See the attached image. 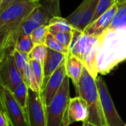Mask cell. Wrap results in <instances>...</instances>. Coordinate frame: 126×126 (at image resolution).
Returning a JSON list of instances; mask_svg holds the SVG:
<instances>
[{"label": "cell", "instance_id": "obj_1", "mask_svg": "<svg viewBox=\"0 0 126 126\" xmlns=\"http://www.w3.org/2000/svg\"><path fill=\"white\" fill-rule=\"evenodd\" d=\"M99 37L96 55L98 74L106 75L126 60V28L107 29Z\"/></svg>", "mask_w": 126, "mask_h": 126}, {"label": "cell", "instance_id": "obj_2", "mask_svg": "<svg viewBox=\"0 0 126 126\" xmlns=\"http://www.w3.org/2000/svg\"><path fill=\"white\" fill-rule=\"evenodd\" d=\"M99 49L98 36H89L77 30L74 31L69 52L82 62L84 67L95 79L99 74L96 67V55Z\"/></svg>", "mask_w": 126, "mask_h": 126}, {"label": "cell", "instance_id": "obj_3", "mask_svg": "<svg viewBox=\"0 0 126 126\" xmlns=\"http://www.w3.org/2000/svg\"><path fill=\"white\" fill-rule=\"evenodd\" d=\"M76 90L78 94L77 96H81L87 103L89 112L87 121L96 125H107L96 79L88 73L85 67Z\"/></svg>", "mask_w": 126, "mask_h": 126}, {"label": "cell", "instance_id": "obj_4", "mask_svg": "<svg viewBox=\"0 0 126 126\" xmlns=\"http://www.w3.org/2000/svg\"><path fill=\"white\" fill-rule=\"evenodd\" d=\"M69 78L65 77L58 93L45 108L47 126H69L68 106L70 102Z\"/></svg>", "mask_w": 126, "mask_h": 126}, {"label": "cell", "instance_id": "obj_5", "mask_svg": "<svg viewBox=\"0 0 126 126\" xmlns=\"http://www.w3.org/2000/svg\"><path fill=\"white\" fill-rule=\"evenodd\" d=\"M39 5L38 2L15 0L0 14V31L10 33L13 38L22 22Z\"/></svg>", "mask_w": 126, "mask_h": 126}, {"label": "cell", "instance_id": "obj_6", "mask_svg": "<svg viewBox=\"0 0 126 126\" xmlns=\"http://www.w3.org/2000/svg\"><path fill=\"white\" fill-rule=\"evenodd\" d=\"M0 110L11 126H29L27 111L17 102L13 92L0 85Z\"/></svg>", "mask_w": 126, "mask_h": 126}, {"label": "cell", "instance_id": "obj_7", "mask_svg": "<svg viewBox=\"0 0 126 126\" xmlns=\"http://www.w3.org/2000/svg\"><path fill=\"white\" fill-rule=\"evenodd\" d=\"M96 83L98 88L101 105L108 126H124L125 123L118 113L111 99L108 88L101 77H97Z\"/></svg>", "mask_w": 126, "mask_h": 126}, {"label": "cell", "instance_id": "obj_8", "mask_svg": "<svg viewBox=\"0 0 126 126\" xmlns=\"http://www.w3.org/2000/svg\"><path fill=\"white\" fill-rule=\"evenodd\" d=\"M53 17L47 14L40 5L36 8L31 14L22 22L14 35L13 39L16 44L17 39L22 36H30L37 28L42 25H48Z\"/></svg>", "mask_w": 126, "mask_h": 126}, {"label": "cell", "instance_id": "obj_9", "mask_svg": "<svg viewBox=\"0 0 126 126\" xmlns=\"http://www.w3.org/2000/svg\"><path fill=\"white\" fill-rule=\"evenodd\" d=\"M27 115L29 126H47L46 111L42 95L31 89L28 91Z\"/></svg>", "mask_w": 126, "mask_h": 126}, {"label": "cell", "instance_id": "obj_10", "mask_svg": "<svg viewBox=\"0 0 126 126\" xmlns=\"http://www.w3.org/2000/svg\"><path fill=\"white\" fill-rule=\"evenodd\" d=\"M23 81L11 53L0 63V85L14 92Z\"/></svg>", "mask_w": 126, "mask_h": 126}, {"label": "cell", "instance_id": "obj_11", "mask_svg": "<svg viewBox=\"0 0 126 126\" xmlns=\"http://www.w3.org/2000/svg\"><path fill=\"white\" fill-rule=\"evenodd\" d=\"M66 77L67 74H66L65 60V62L62 63L59 67V68L50 77V78L49 79L47 83L46 84L42 92V99L45 108L47 107L50 105V103L52 102V100L58 93L59 90L60 89Z\"/></svg>", "mask_w": 126, "mask_h": 126}, {"label": "cell", "instance_id": "obj_12", "mask_svg": "<svg viewBox=\"0 0 126 126\" xmlns=\"http://www.w3.org/2000/svg\"><path fill=\"white\" fill-rule=\"evenodd\" d=\"M118 9V5L114 4L105 13L100 16L95 21L92 22L83 31L87 35L99 36L105 31L110 25Z\"/></svg>", "mask_w": 126, "mask_h": 126}, {"label": "cell", "instance_id": "obj_13", "mask_svg": "<svg viewBox=\"0 0 126 126\" xmlns=\"http://www.w3.org/2000/svg\"><path fill=\"white\" fill-rule=\"evenodd\" d=\"M88 116L89 112L86 102L79 96L71 98L68 106L69 124L87 121Z\"/></svg>", "mask_w": 126, "mask_h": 126}, {"label": "cell", "instance_id": "obj_14", "mask_svg": "<svg viewBox=\"0 0 126 126\" xmlns=\"http://www.w3.org/2000/svg\"><path fill=\"white\" fill-rule=\"evenodd\" d=\"M66 54L59 52L54 51L51 49L47 48V53L43 64L44 70V81L42 91L47 83L49 79L53 75V74L59 68V67L65 60Z\"/></svg>", "mask_w": 126, "mask_h": 126}, {"label": "cell", "instance_id": "obj_15", "mask_svg": "<svg viewBox=\"0 0 126 126\" xmlns=\"http://www.w3.org/2000/svg\"><path fill=\"white\" fill-rule=\"evenodd\" d=\"M65 69L67 77L72 80L77 89L84 69L82 62L71 53L68 52L65 56Z\"/></svg>", "mask_w": 126, "mask_h": 126}, {"label": "cell", "instance_id": "obj_16", "mask_svg": "<svg viewBox=\"0 0 126 126\" xmlns=\"http://www.w3.org/2000/svg\"><path fill=\"white\" fill-rule=\"evenodd\" d=\"M15 42L10 33L0 31V63L12 52Z\"/></svg>", "mask_w": 126, "mask_h": 126}, {"label": "cell", "instance_id": "obj_17", "mask_svg": "<svg viewBox=\"0 0 126 126\" xmlns=\"http://www.w3.org/2000/svg\"><path fill=\"white\" fill-rule=\"evenodd\" d=\"M91 1V0H83V2L79 5V6L66 18V19L70 23V25L74 28V29L79 31V27L83 14L85 12Z\"/></svg>", "mask_w": 126, "mask_h": 126}, {"label": "cell", "instance_id": "obj_18", "mask_svg": "<svg viewBox=\"0 0 126 126\" xmlns=\"http://www.w3.org/2000/svg\"><path fill=\"white\" fill-rule=\"evenodd\" d=\"M49 32H73L75 29L70 25L66 18L53 17L48 25Z\"/></svg>", "mask_w": 126, "mask_h": 126}, {"label": "cell", "instance_id": "obj_19", "mask_svg": "<svg viewBox=\"0 0 126 126\" xmlns=\"http://www.w3.org/2000/svg\"><path fill=\"white\" fill-rule=\"evenodd\" d=\"M126 28V2L118 5L116 15L108 29L116 30Z\"/></svg>", "mask_w": 126, "mask_h": 126}, {"label": "cell", "instance_id": "obj_20", "mask_svg": "<svg viewBox=\"0 0 126 126\" xmlns=\"http://www.w3.org/2000/svg\"><path fill=\"white\" fill-rule=\"evenodd\" d=\"M23 80L26 83V85H28L29 89H31L35 92L42 94L41 88H40V87L37 82V80L35 77V75L33 74V71L30 62L27 63V65L25 66L24 75H23Z\"/></svg>", "mask_w": 126, "mask_h": 126}, {"label": "cell", "instance_id": "obj_21", "mask_svg": "<svg viewBox=\"0 0 126 126\" xmlns=\"http://www.w3.org/2000/svg\"><path fill=\"white\" fill-rule=\"evenodd\" d=\"M98 2L99 0H91V1L89 5L88 6L85 12L83 14L79 27V31L83 32L85 30V28L92 22Z\"/></svg>", "mask_w": 126, "mask_h": 126}, {"label": "cell", "instance_id": "obj_22", "mask_svg": "<svg viewBox=\"0 0 126 126\" xmlns=\"http://www.w3.org/2000/svg\"><path fill=\"white\" fill-rule=\"evenodd\" d=\"M29 88L26 83L23 81L13 92V94L19 105L27 111V105L28 99Z\"/></svg>", "mask_w": 126, "mask_h": 126}, {"label": "cell", "instance_id": "obj_23", "mask_svg": "<svg viewBox=\"0 0 126 126\" xmlns=\"http://www.w3.org/2000/svg\"><path fill=\"white\" fill-rule=\"evenodd\" d=\"M11 54L14 57L15 64L18 68V70L19 71L22 78H23V75H24V71H25V66L27 65V63L30 62V56L28 53H23V52H20L18 51L15 49H14L11 52Z\"/></svg>", "mask_w": 126, "mask_h": 126}, {"label": "cell", "instance_id": "obj_24", "mask_svg": "<svg viewBox=\"0 0 126 126\" xmlns=\"http://www.w3.org/2000/svg\"><path fill=\"white\" fill-rule=\"evenodd\" d=\"M39 4L52 17L61 16L59 11V0H42Z\"/></svg>", "mask_w": 126, "mask_h": 126}, {"label": "cell", "instance_id": "obj_25", "mask_svg": "<svg viewBox=\"0 0 126 126\" xmlns=\"http://www.w3.org/2000/svg\"><path fill=\"white\" fill-rule=\"evenodd\" d=\"M49 33L48 25H42L35 29L30 35L31 39L34 44L36 45H45L47 34Z\"/></svg>", "mask_w": 126, "mask_h": 126}, {"label": "cell", "instance_id": "obj_26", "mask_svg": "<svg viewBox=\"0 0 126 126\" xmlns=\"http://www.w3.org/2000/svg\"><path fill=\"white\" fill-rule=\"evenodd\" d=\"M47 53V47L45 45H34L31 52L29 54L30 59L36 61L41 64H44L45 59Z\"/></svg>", "mask_w": 126, "mask_h": 126}, {"label": "cell", "instance_id": "obj_27", "mask_svg": "<svg viewBox=\"0 0 126 126\" xmlns=\"http://www.w3.org/2000/svg\"><path fill=\"white\" fill-rule=\"evenodd\" d=\"M33 47H34V44L33 43L31 36H22L17 39L14 49L18 51L30 54Z\"/></svg>", "mask_w": 126, "mask_h": 126}, {"label": "cell", "instance_id": "obj_28", "mask_svg": "<svg viewBox=\"0 0 126 126\" xmlns=\"http://www.w3.org/2000/svg\"><path fill=\"white\" fill-rule=\"evenodd\" d=\"M45 45H46V47L47 48L51 49L56 52H59V53H64V54H67L69 52V50L65 48L61 43H59L56 40V39L50 32L47 36Z\"/></svg>", "mask_w": 126, "mask_h": 126}, {"label": "cell", "instance_id": "obj_29", "mask_svg": "<svg viewBox=\"0 0 126 126\" xmlns=\"http://www.w3.org/2000/svg\"><path fill=\"white\" fill-rule=\"evenodd\" d=\"M56 39V40L61 43L63 46L68 50L71 46L72 39H73V32H50Z\"/></svg>", "mask_w": 126, "mask_h": 126}, {"label": "cell", "instance_id": "obj_30", "mask_svg": "<svg viewBox=\"0 0 126 126\" xmlns=\"http://www.w3.org/2000/svg\"><path fill=\"white\" fill-rule=\"evenodd\" d=\"M30 63L31 65L33 74L35 75V77L37 80V82L41 88V91H42L43 88V81H44V70H43V65L41 63L30 59Z\"/></svg>", "mask_w": 126, "mask_h": 126}, {"label": "cell", "instance_id": "obj_31", "mask_svg": "<svg viewBox=\"0 0 126 126\" xmlns=\"http://www.w3.org/2000/svg\"><path fill=\"white\" fill-rule=\"evenodd\" d=\"M115 2L116 0H99L92 22L95 21L104 13H105L109 8H110L115 4Z\"/></svg>", "mask_w": 126, "mask_h": 126}, {"label": "cell", "instance_id": "obj_32", "mask_svg": "<svg viewBox=\"0 0 126 126\" xmlns=\"http://www.w3.org/2000/svg\"><path fill=\"white\" fill-rule=\"evenodd\" d=\"M15 2V0H2V5L0 6V14H1L8 7L12 5Z\"/></svg>", "mask_w": 126, "mask_h": 126}, {"label": "cell", "instance_id": "obj_33", "mask_svg": "<svg viewBox=\"0 0 126 126\" xmlns=\"http://www.w3.org/2000/svg\"><path fill=\"white\" fill-rule=\"evenodd\" d=\"M0 126H9L8 121L5 113L0 110Z\"/></svg>", "mask_w": 126, "mask_h": 126}, {"label": "cell", "instance_id": "obj_34", "mask_svg": "<svg viewBox=\"0 0 126 126\" xmlns=\"http://www.w3.org/2000/svg\"><path fill=\"white\" fill-rule=\"evenodd\" d=\"M82 126H108V125H94V124H92L88 121H85L82 122Z\"/></svg>", "mask_w": 126, "mask_h": 126}, {"label": "cell", "instance_id": "obj_35", "mask_svg": "<svg viewBox=\"0 0 126 126\" xmlns=\"http://www.w3.org/2000/svg\"><path fill=\"white\" fill-rule=\"evenodd\" d=\"M125 2H126V0H116L115 3L117 5H119V4H122V3Z\"/></svg>", "mask_w": 126, "mask_h": 126}, {"label": "cell", "instance_id": "obj_36", "mask_svg": "<svg viewBox=\"0 0 126 126\" xmlns=\"http://www.w3.org/2000/svg\"><path fill=\"white\" fill-rule=\"evenodd\" d=\"M22 1H30V2H39L42 0H22Z\"/></svg>", "mask_w": 126, "mask_h": 126}, {"label": "cell", "instance_id": "obj_37", "mask_svg": "<svg viewBox=\"0 0 126 126\" xmlns=\"http://www.w3.org/2000/svg\"><path fill=\"white\" fill-rule=\"evenodd\" d=\"M2 0H0V6L2 5Z\"/></svg>", "mask_w": 126, "mask_h": 126}, {"label": "cell", "instance_id": "obj_38", "mask_svg": "<svg viewBox=\"0 0 126 126\" xmlns=\"http://www.w3.org/2000/svg\"><path fill=\"white\" fill-rule=\"evenodd\" d=\"M124 126H126V124H125V125Z\"/></svg>", "mask_w": 126, "mask_h": 126}]
</instances>
